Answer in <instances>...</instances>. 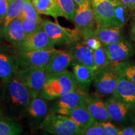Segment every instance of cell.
I'll use <instances>...</instances> for the list:
<instances>
[{
    "label": "cell",
    "mask_w": 135,
    "mask_h": 135,
    "mask_svg": "<svg viewBox=\"0 0 135 135\" xmlns=\"http://www.w3.org/2000/svg\"><path fill=\"white\" fill-rule=\"evenodd\" d=\"M31 99L29 92L16 76L2 83L0 109L4 116L16 121L23 119Z\"/></svg>",
    "instance_id": "6da1fadb"
},
{
    "label": "cell",
    "mask_w": 135,
    "mask_h": 135,
    "mask_svg": "<svg viewBox=\"0 0 135 135\" xmlns=\"http://www.w3.org/2000/svg\"><path fill=\"white\" fill-rule=\"evenodd\" d=\"M78 88L73 73L66 70L58 73L47 74L46 82L39 96L50 101Z\"/></svg>",
    "instance_id": "7a4b0ae2"
},
{
    "label": "cell",
    "mask_w": 135,
    "mask_h": 135,
    "mask_svg": "<svg viewBox=\"0 0 135 135\" xmlns=\"http://www.w3.org/2000/svg\"><path fill=\"white\" fill-rule=\"evenodd\" d=\"M40 129L56 135H81V133L80 127L70 117L55 113L47 114Z\"/></svg>",
    "instance_id": "3957f363"
},
{
    "label": "cell",
    "mask_w": 135,
    "mask_h": 135,
    "mask_svg": "<svg viewBox=\"0 0 135 135\" xmlns=\"http://www.w3.org/2000/svg\"><path fill=\"white\" fill-rule=\"evenodd\" d=\"M16 76L29 92L31 98H34L41 92L46 82L47 73L45 68L28 66L20 69Z\"/></svg>",
    "instance_id": "277c9868"
},
{
    "label": "cell",
    "mask_w": 135,
    "mask_h": 135,
    "mask_svg": "<svg viewBox=\"0 0 135 135\" xmlns=\"http://www.w3.org/2000/svg\"><path fill=\"white\" fill-rule=\"evenodd\" d=\"M41 28L48 35L55 45L69 46L81 40L80 33L75 29L71 30L65 28L57 21L43 20Z\"/></svg>",
    "instance_id": "5b68a950"
},
{
    "label": "cell",
    "mask_w": 135,
    "mask_h": 135,
    "mask_svg": "<svg viewBox=\"0 0 135 135\" xmlns=\"http://www.w3.org/2000/svg\"><path fill=\"white\" fill-rule=\"evenodd\" d=\"M61 50L55 48L42 49L26 52L16 51V59L20 69L28 66L45 68Z\"/></svg>",
    "instance_id": "8992f818"
},
{
    "label": "cell",
    "mask_w": 135,
    "mask_h": 135,
    "mask_svg": "<svg viewBox=\"0 0 135 135\" xmlns=\"http://www.w3.org/2000/svg\"><path fill=\"white\" fill-rule=\"evenodd\" d=\"M86 93L87 92H84L78 88L76 90L69 92L61 97L50 101L48 104L49 113L67 116L72 109L85 104V96Z\"/></svg>",
    "instance_id": "52a82bcc"
},
{
    "label": "cell",
    "mask_w": 135,
    "mask_h": 135,
    "mask_svg": "<svg viewBox=\"0 0 135 135\" xmlns=\"http://www.w3.org/2000/svg\"><path fill=\"white\" fill-rule=\"evenodd\" d=\"M119 73L111 64L94 71V86L99 96H108L115 90Z\"/></svg>",
    "instance_id": "ba28073f"
},
{
    "label": "cell",
    "mask_w": 135,
    "mask_h": 135,
    "mask_svg": "<svg viewBox=\"0 0 135 135\" xmlns=\"http://www.w3.org/2000/svg\"><path fill=\"white\" fill-rule=\"evenodd\" d=\"M18 70L16 50L13 45H0V80L1 83L15 76Z\"/></svg>",
    "instance_id": "9c48e42d"
},
{
    "label": "cell",
    "mask_w": 135,
    "mask_h": 135,
    "mask_svg": "<svg viewBox=\"0 0 135 135\" xmlns=\"http://www.w3.org/2000/svg\"><path fill=\"white\" fill-rule=\"evenodd\" d=\"M104 101L111 120L116 124L126 125L129 122L135 121V118L133 116L134 108L118 100L113 97Z\"/></svg>",
    "instance_id": "30bf717a"
},
{
    "label": "cell",
    "mask_w": 135,
    "mask_h": 135,
    "mask_svg": "<svg viewBox=\"0 0 135 135\" xmlns=\"http://www.w3.org/2000/svg\"><path fill=\"white\" fill-rule=\"evenodd\" d=\"M47 100L40 96L31 98L27 108L24 118H26L32 131L40 129L42 121L49 113Z\"/></svg>",
    "instance_id": "8fae6325"
},
{
    "label": "cell",
    "mask_w": 135,
    "mask_h": 135,
    "mask_svg": "<svg viewBox=\"0 0 135 135\" xmlns=\"http://www.w3.org/2000/svg\"><path fill=\"white\" fill-rule=\"evenodd\" d=\"M103 46L112 65L129 60L135 53L134 45L126 38Z\"/></svg>",
    "instance_id": "7c38bea8"
},
{
    "label": "cell",
    "mask_w": 135,
    "mask_h": 135,
    "mask_svg": "<svg viewBox=\"0 0 135 135\" xmlns=\"http://www.w3.org/2000/svg\"><path fill=\"white\" fill-rule=\"evenodd\" d=\"M55 46V45L51 38L41 28L39 31L26 36L23 41L13 47L18 52H26L52 48Z\"/></svg>",
    "instance_id": "4fadbf2b"
},
{
    "label": "cell",
    "mask_w": 135,
    "mask_h": 135,
    "mask_svg": "<svg viewBox=\"0 0 135 135\" xmlns=\"http://www.w3.org/2000/svg\"><path fill=\"white\" fill-rule=\"evenodd\" d=\"M118 0H91L95 18L96 26L111 25Z\"/></svg>",
    "instance_id": "5bb4252c"
},
{
    "label": "cell",
    "mask_w": 135,
    "mask_h": 135,
    "mask_svg": "<svg viewBox=\"0 0 135 135\" xmlns=\"http://www.w3.org/2000/svg\"><path fill=\"white\" fill-rule=\"evenodd\" d=\"M73 23L75 29L79 32L89 28H94L96 21L91 0H85L81 4L78 5L74 16Z\"/></svg>",
    "instance_id": "9a60e30c"
},
{
    "label": "cell",
    "mask_w": 135,
    "mask_h": 135,
    "mask_svg": "<svg viewBox=\"0 0 135 135\" xmlns=\"http://www.w3.org/2000/svg\"><path fill=\"white\" fill-rule=\"evenodd\" d=\"M112 97L135 108V84L119 74L117 85Z\"/></svg>",
    "instance_id": "2e32d148"
},
{
    "label": "cell",
    "mask_w": 135,
    "mask_h": 135,
    "mask_svg": "<svg viewBox=\"0 0 135 135\" xmlns=\"http://www.w3.org/2000/svg\"><path fill=\"white\" fill-rule=\"evenodd\" d=\"M85 104L96 121L100 123L111 121L105 101L98 96L90 95L86 93L85 96Z\"/></svg>",
    "instance_id": "e0dca14e"
},
{
    "label": "cell",
    "mask_w": 135,
    "mask_h": 135,
    "mask_svg": "<svg viewBox=\"0 0 135 135\" xmlns=\"http://www.w3.org/2000/svg\"><path fill=\"white\" fill-rule=\"evenodd\" d=\"M68 47L72 53L73 61L82 64L95 71L96 68L91 49L84 45L81 40L69 45Z\"/></svg>",
    "instance_id": "ac0fdd59"
},
{
    "label": "cell",
    "mask_w": 135,
    "mask_h": 135,
    "mask_svg": "<svg viewBox=\"0 0 135 135\" xmlns=\"http://www.w3.org/2000/svg\"><path fill=\"white\" fill-rule=\"evenodd\" d=\"M72 68L78 88L83 91L88 92L93 81L94 71L75 61L72 63Z\"/></svg>",
    "instance_id": "d6986e66"
},
{
    "label": "cell",
    "mask_w": 135,
    "mask_h": 135,
    "mask_svg": "<svg viewBox=\"0 0 135 135\" xmlns=\"http://www.w3.org/2000/svg\"><path fill=\"white\" fill-rule=\"evenodd\" d=\"M123 28L115 25H103L96 26L95 31L99 41L104 45L115 43L125 38Z\"/></svg>",
    "instance_id": "ffe728a7"
},
{
    "label": "cell",
    "mask_w": 135,
    "mask_h": 135,
    "mask_svg": "<svg viewBox=\"0 0 135 135\" xmlns=\"http://www.w3.org/2000/svg\"><path fill=\"white\" fill-rule=\"evenodd\" d=\"M73 61L72 53L68 50H61L50 61L45 68L47 74L58 73L67 70Z\"/></svg>",
    "instance_id": "44dd1931"
},
{
    "label": "cell",
    "mask_w": 135,
    "mask_h": 135,
    "mask_svg": "<svg viewBox=\"0 0 135 135\" xmlns=\"http://www.w3.org/2000/svg\"><path fill=\"white\" fill-rule=\"evenodd\" d=\"M4 38L13 46L19 44L26 37L20 18L11 21L8 25L3 27Z\"/></svg>",
    "instance_id": "7402d4cb"
},
{
    "label": "cell",
    "mask_w": 135,
    "mask_h": 135,
    "mask_svg": "<svg viewBox=\"0 0 135 135\" xmlns=\"http://www.w3.org/2000/svg\"><path fill=\"white\" fill-rule=\"evenodd\" d=\"M67 116L70 117L76 123L81 130V132L89 127L96 121L89 113L86 104L79 106L72 109Z\"/></svg>",
    "instance_id": "603a6c76"
},
{
    "label": "cell",
    "mask_w": 135,
    "mask_h": 135,
    "mask_svg": "<svg viewBox=\"0 0 135 135\" xmlns=\"http://www.w3.org/2000/svg\"><path fill=\"white\" fill-rule=\"evenodd\" d=\"M32 3L39 14L52 16L56 20L59 17H64L56 0H32Z\"/></svg>",
    "instance_id": "cb8c5ba5"
},
{
    "label": "cell",
    "mask_w": 135,
    "mask_h": 135,
    "mask_svg": "<svg viewBox=\"0 0 135 135\" xmlns=\"http://www.w3.org/2000/svg\"><path fill=\"white\" fill-rule=\"evenodd\" d=\"M23 132L18 121L4 116L0 110V135H18Z\"/></svg>",
    "instance_id": "d4e9b609"
},
{
    "label": "cell",
    "mask_w": 135,
    "mask_h": 135,
    "mask_svg": "<svg viewBox=\"0 0 135 135\" xmlns=\"http://www.w3.org/2000/svg\"><path fill=\"white\" fill-rule=\"evenodd\" d=\"M133 12L134 11L133 10L118 0L114 11L112 25L124 27L129 19H131Z\"/></svg>",
    "instance_id": "484cf974"
},
{
    "label": "cell",
    "mask_w": 135,
    "mask_h": 135,
    "mask_svg": "<svg viewBox=\"0 0 135 135\" xmlns=\"http://www.w3.org/2000/svg\"><path fill=\"white\" fill-rule=\"evenodd\" d=\"M25 0H12L10 1L6 17L3 22V27L8 25L12 20L19 18L23 11Z\"/></svg>",
    "instance_id": "4316f807"
},
{
    "label": "cell",
    "mask_w": 135,
    "mask_h": 135,
    "mask_svg": "<svg viewBox=\"0 0 135 135\" xmlns=\"http://www.w3.org/2000/svg\"><path fill=\"white\" fill-rule=\"evenodd\" d=\"M81 40L84 45L91 50H95L103 46L99 41L94 28H89L80 32Z\"/></svg>",
    "instance_id": "83f0119b"
},
{
    "label": "cell",
    "mask_w": 135,
    "mask_h": 135,
    "mask_svg": "<svg viewBox=\"0 0 135 135\" xmlns=\"http://www.w3.org/2000/svg\"><path fill=\"white\" fill-rule=\"evenodd\" d=\"M119 74L135 84V61L129 60L113 65Z\"/></svg>",
    "instance_id": "f1b7e54d"
},
{
    "label": "cell",
    "mask_w": 135,
    "mask_h": 135,
    "mask_svg": "<svg viewBox=\"0 0 135 135\" xmlns=\"http://www.w3.org/2000/svg\"><path fill=\"white\" fill-rule=\"evenodd\" d=\"M93 55L96 71L110 65V61L103 46L93 51Z\"/></svg>",
    "instance_id": "f546056e"
},
{
    "label": "cell",
    "mask_w": 135,
    "mask_h": 135,
    "mask_svg": "<svg viewBox=\"0 0 135 135\" xmlns=\"http://www.w3.org/2000/svg\"><path fill=\"white\" fill-rule=\"evenodd\" d=\"M61 9L63 11L64 17L73 22V18L76 10V4L74 0H56Z\"/></svg>",
    "instance_id": "4dcf8cb0"
},
{
    "label": "cell",
    "mask_w": 135,
    "mask_h": 135,
    "mask_svg": "<svg viewBox=\"0 0 135 135\" xmlns=\"http://www.w3.org/2000/svg\"><path fill=\"white\" fill-rule=\"evenodd\" d=\"M26 17L41 23L42 20L32 3V0H25L23 11L19 18Z\"/></svg>",
    "instance_id": "1f68e13d"
},
{
    "label": "cell",
    "mask_w": 135,
    "mask_h": 135,
    "mask_svg": "<svg viewBox=\"0 0 135 135\" xmlns=\"http://www.w3.org/2000/svg\"><path fill=\"white\" fill-rule=\"evenodd\" d=\"M20 18L21 20L22 26L26 36L39 31L42 28L41 23H40L36 20L26 17H22Z\"/></svg>",
    "instance_id": "d6a6232c"
},
{
    "label": "cell",
    "mask_w": 135,
    "mask_h": 135,
    "mask_svg": "<svg viewBox=\"0 0 135 135\" xmlns=\"http://www.w3.org/2000/svg\"><path fill=\"white\" fill-rule=\"evenodd\" d=\"M104 131L101 123L95 121L89 127L84 129L81 135H104Z\"/></svg>",
    "instance_id": "836d02e7"
},
{
    "label": "cell",
    "mask_w": 135,
    "mask_h": 135,
    "mask_svg": "<svg viewBox=\"0 0 135 135\" xmlns=\"http://www.w3.org/2000/svg\"><path fill=\"white\" fill-rule=\"evenodd\" d=\"M104 131V135H119L120 128H118L111 123V121L101 123Z\"/></svg>",
    "instance_id": "e575fe53"
},
{
    "label": "cell",
    "mask_w": 135,
    "mask_h": 135,
    "mask_svg": "<svg viewBox=\"0 0 135 135\" xmlns=\"http://www.w3.org/2000/svg\"><path fill=\"white\" fill-rule=\"evenodd\" d=\"M9 3L8 0H0V20L2 23L6 17Z\"/></svg>",
    "instance_id": "d590c367"
},
{
    "label": "cell",
    "mask_w": 135,
    "mask_h": 135,
    "mask_svg": "<svg viewBox=\"0 0 135 135\" xmlns=\"http://www.w3.org/2000/svg\"><path fill=\"white\" fill-rule=\"evenodd\" d=\"M119 135H135V126L131 124L120 128Z\"/></svg>",
    "instance_id": "8d00e7d4"
},
{
    "label": "cell",
    "mask_w": 135,
    "mask_h": 135,
    "mask_svg": "<svg viewBox=\"0 0 135 135\" xmlns=\"http://www.w3.org/2000/svg\"><path fill=\"white\" fill-rule=\"evenodd\" d=\"M129 38L133 41H135V11L131 17L129 25Z\"/></svg>",
    "instance_id": "74e56055"
},
{
    "label": "cell",
    "mask_w": 135,
    "mask_h": 135,
    "mask_svg": "<svg viewBox=\"0 0 135 135\" xmlns=\"http://www.w3.org/2000/svg\"><path fill=\"white\" fill-rule=\"evenodd\" d=\"M121 3L127 6L133 11H135V0H119Z\"/></svg>",
    "instance_id": "f35d334b"
},
{
    "label": "cell",
    "mask_w": 135,
    "mask_h": 135,
    "mask_svg": "<svg viewBox=\"0 0 135 135\" xmlns=\"http://www.w3.org/2000/svg\"><path fill=\"white\" fill-rule=\"evenodd\" d=\"M3 38H4V36H3V25L2 23H0V45H1Z\"/></svg>",
    "instance_id": "ab89813d"
},
{
    "label": "cell",
    "mask_w": 135,
    "mask_h": 135,
    "mask_svg": "<svg viewBox=\"0 0 135 135\" xmlns=\"http://www.w3.org/2000/svg\"><path fill=\"white\" fill-rule=\"evenodd\" d=\"M74 1H75L76 4L77 6H78V5H80V4H81V3H83L84 1H85V0H74Z\"/></svg>",
    "instance_id": "60d3db41"
},
{
    "label": "cell",
    "mask_w": 135,
    "mask_h": 135,
    "mask_svg": "<svg viewBox=\"0 0 135 135\" xmlns=\"http://www.w3.org/2000/svg\"><path fill=\"white\" fill-rule=\"evenodd\" d=\"M1 88H2V84L0 83V99H1ZM1 110V109H0Z\"/></svg>",
    "instance_id": "b9f144b4"
},
{
    "label": "cell",
    "mask_w": 135,
    "mask_h": 135,
    "mask_svg": "<svg viewBox=\"0 0 135 135\" xmlns=\"http://www.w3.org/2000/svg\"><path fill=\"white\" fill-rule=\"evenodd\" d=\"M0 23H2V22H1V20H0Z\"/></svg>",
    "instance_id": "7bdbcfd3"
}]
</instances>
